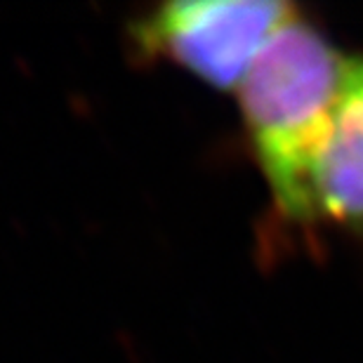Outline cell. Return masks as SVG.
Wrapping results in <instances>:
<instances>
[{"instance_id":"cell-1","label":"cell","mask_w":363,"mask_h":363,"mask_svg":"<svg viewBox=\"0 0 363 363\" xmlns=\"http://www.w3.org/2000/svg\"><path fill=\"white\" fill-rule=\"evenodd\" d=\"M314 24L295 14L272 35L238 88L245 130L283 217L309 220V170L350 71Z\"/></svg>"},{"instance_id":"cell-2","label":"cell","mask_w":363,"mask_h":363,"mask_svg":"<svg viewBox=\"0 0 363 363\" xmlns=\"http://www.w3.org/2000/svg\"><path fill=\"white\" fill-rule=\"evenodd\" d=\"M297 10L272 0L165 3L130 26L137 55L168 60L222 92H238L272 35Z\"/></svg>"},{"instance_id":"cell-3","label":"cell","mask_w":363,"mask_h":363,"mask_svg":"<svg viewBox=\"0 0 363 363\" xmlns=\"http://www.w3.org/2000/svg\"><path fill=\"white\" fill-rule=\"evenodd\" d=\"M309 220L363 234V60H352L342 94L309 170Z\"/></svg>"}]
</instances>
